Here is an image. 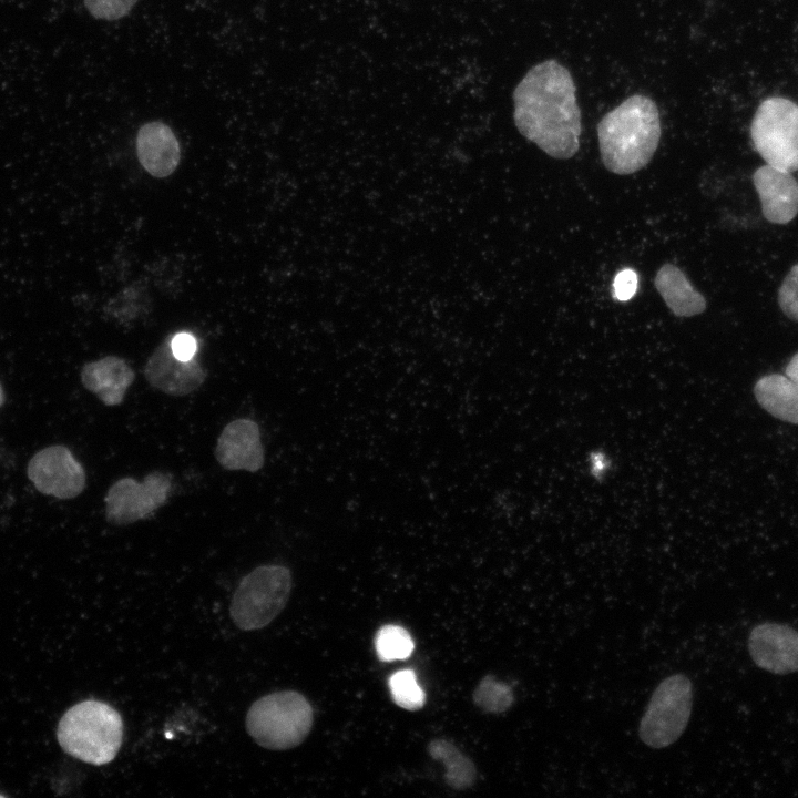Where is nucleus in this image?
Wrapping results in <instances>:
<instances>
[{
    "mask_svg": "<svg viewBox=\"0 0 798 798\" xmlns=\"http://www.w3.org/2000/svg\"><path fill=\"white\" fill-rule=\"evenodd\" d=\"M570 71L550 59L532 66L513 91V120L526 140L553 158L580 149L581 110Z\"/></svg>",
    "mask_w": 798,
    "mask_h": 798,
    "instance_id": "1",
    "label": "nucleus"
},
{
    "mask_svg": "<svg viewBox=\"0 0 798 798\" xmlns=\"http://www.w3.org/2000/svg\"><path fill=\"white\" fill-rule=\"evenodd\" d=\"M661 135V116L654 100L633 94L607 112L597 124L602 163L611 173L633 174L651 162Z\"/></svg>",
    "mask_w": 798,
    "mask_h": 798,
    "instance_id": "2",
    "label": "nucleus"
},
{
    "mask_svg": "<svg viewBox=\"0 0 798 798\" xmlns=\"http://www.w3.org/2000/svg\"><path fill=\"white\" fill-rule=\"evenodd\" d=\"M57 736L69 755L92 765H104L115 758L122 745V717L106 703L83 700L64 713Z\"/></svg>",
    "mask_w": 798,
    "mask_h": 798,
    "instance_id": "3",
    "label": "nucleus"
},
{
    "mask_svg": "<svg viewBox=\"0 0 798 798\" xmlns=\"http://www.w3.org/2000/svg\"><path fill=\"white\" fill-rule=\"evenodd\" d=\"M314 722L311 705L295 690L268 694L255 700L246 716V729L262 747L286 750L300 745Z\"/></svg>",
    "mask_w": 798,
    "mask_h": 798,
    "instance_id": "4",
    "label": "nucleus"
},
{
    "mask_svg": "<svg viewBox=\"0 0 798 798\" xmlns=\"http://www.w3.org/2000/svg\"><path fill=\"white\" fill-rule=\"evenodd\" d=\"M293 586L288 567L260 565L245 575L234 592L231 617L243 631L268 625L284 610Z\"/></svg>",
    "mask_w": 798,
    "mask_h": 798,
    "instance_id": "5",
    "label": "nucleus"
},
{
    "mask_svg": "<svg viewBox=\"0 0 798 798\" xmlns=\"http://www.w3.org/2000/svg\"><path fill=\"white\" fill-rule=\"evenodd\" d=\"M756 151L767 164L798 171V105L785 98H768L758 106L750 127Z\"/></svg>",
    "mask_w": 798,
    "mask_h": 798,
    "instance_id": "6",
    "label": "nucleus"
},
{
    "mask_svg": "<svg viewBox=\"0 0 798 798\" xmlns=\"http://www.w3.org/2000/svg\"><path fill=\"white\" fill-rule=\"evenodd\" d=\"M693 705L692 682L683 674L662 681L641 719L638 734L652 748L667 747L685 730Z\"/></svg>",
    "mask_w": 798,
    "mask_h": 798,
    "instance_id": "7",
    "label": "nucleus"
},
{
    "mask_svg": "<svg viewBox=\"0 0 798 798\" xmlns=\"http://www.w3.org/2000/svg\"><path fill=\"white\" fill-rule=\"evenodd\" d=\"M172 484V474L162 471L146 474L142 482L131 477L116 480L104 497L105 519L126 525L147 518L166 503Z\"/></svg>",
    "mask_w": 798,
    "mask_h": 798,
    "instance_id": "8",
    "label": "nucleus"
},
{
    "mask_svg": "<svg viewBox=\"0 0 798 798\" xmlns=\"http://www.w3.org/2000/svg\"><path fill=\"white\" fill-rule=\"evenodd\" d=\"M27 474L35 489L57 499H73L85 488V472L71 450L54 444L39 450L30 459Z\"/></svg>",
    "mask_w": 798,
    "mask_h": 798,
    "instance_id": "9",
    "label": "nucleus"
},
{
    "mask_svg": "<svg viewBox=\"0 0 798 798\" xmlns=\"http://www.w3.org/2000/svg\"><path fill=\"white\" fill-rule=\"evenodd\" d=\"M753 662L773 674L798 672V631L786 624L765 622L748 636Z\"/></svg>",
    "mask_w": 798,
    "mask_h": 798,
    "instance_id": "10",
    "label": "nucleus"
},
{
    "mask_svg": "<svg viewBox=\"0 0 798 798\" xmlns=\"http://www.w3.org/2000/svg\"><path fill=\"white\" fill-rule=\"evenodd\" d=\"M144 377L153 388L168 396L182 397L198 389L206 379V372L194 358L178 359L172 351L171 338H167L149 357Z\"/></svg>",
    "mask_w": 798,
    "mask_h": 798,
    "instance_id": "11",
    "label": "nucleus"
},
{
    "mask_svg": "<svg viewBox=\"0 0 798 798\" xmlns=\"http://www.w3.org/2000/svg\"><path fill=\"white\" fill-rule=\"evenodd\" d=\"M214 456L225 470L259 471L265 463V450L258 424L248 418L227 423L218 436Z\"/></svg>",
    "mask_w": 798,
    "mask_h": 798,
    "instance_id": "12",
    "label": "nucleus"
},
{
    "mask_svg": "<svg viewBox=\"0 0 798 798\" xmlns=\"http://www.w3.org/2000/svg\"><path fill=\"white\" fill-rule=\"evenodd\" d=\"M753 183L764 217L774 224H787L798 213V182L791 172L769 164L758 167Z\"/></svg>",
    "mask_w": 798,
    "mask_h": 798,
    "instance_id": "13",
    "label": "nucleus"
},
{
    "mask_svg": "<svg viewBox=\"0 0 798 798\" xmlns=\"http://www.w3.org/2000/svg\"><path fill=\"white\" fill-rule=\"evenodd\" d=\"M141 165L154 177L171 175L180 164L181 151L172 129L160 121L142 125L136 135Z\"/></svg>",
    "mask_w": 798,
    "mask_h": 798,
    "instance_id": "14",
    "label": "nucleus"
},
{
    "mask_svg": "<svg viewBox=\"0 0 798 798\" xmlns=\"http://www.w3.org/2000/svg\"><path fill=\"white\" fill-rule=\"evenodd\" d=\"M83 387L94 393L105 406H119L123 402L129 387L135 379V372L121 357L106 356L86 362L80 372Z\"/></svg>",
    "mask_w": 798,
    "mask_h": 798,
    "instance_id": "15",
    "label": "nucleus"
},
{
    "mask_svg": "<svg viewBox=\"0 0 798 798\" xmlns=\"http://www.w3.org/2000/svg\"><path fill=\"white\" fill-rule=\"evenodd\" d=\"M655 287L669 310L677 317H693L706 309L705 297L695 289L682 269L664 264L656 273Z\"/></svg>",
    "mask_w": 798,
    "mask_h": 798,
    "instance_id": "16",
    "label": "nucleus"
},
{
    "mask_svg": "<svg viewBox=\"0 0 798 798\" xmlns=\"http://www.w3.org/2000/svg\"><path fill=\"white\" fill-rule=\"evenodd\" d=\"M754 395L773 417L798 424V386L787 376L770 374L759 378Z\"/></svg>",
    "mask_w": 798,
    "mask_h": 798,
    "instance_id": "17",
    "label": "nucleus"
},
{
    "mask_svg": "<svg viewBox=\"0 0 798 798\" xmlns=\"http://www.w3.org/2000/svg\"><path fill=\"white\" fill-rule=\"evenodd\" d=\"M428 753L434 760L446 767L444 780L456 790H464L473 786L477 779L475 766L447 739H433L428 745Z\"/></svg>",
    "mask_w": 798,
    "mask_h": 798,
    "instance_id": "18",
    "label": "nucleus"
},
{
    "mask_svg": "<svg viewBox=\"0 0 798 798\" xmlns=\"http://www.w3.org/2000/svg\"><path fill=\"white\" fill-rule=\"evenodd\" d=\"M376 653L380 661L406 659L411 655L415 643L407 630L399 625L381 626L375 636Z\"/></svg>",
    "mask_w": 798,
    "mask_h": 798,
    "instance_id": "19",
    "label": "nucleus"
},
{
    "mask_svg": "<svg viewBox=\"0 0 798 798\" xmlns=\"http://www.w3.org/2000/svg\"><path fill=\"white\" fill-rule=\"evenodd\" d=\"M472 697L475 706L493 714L505 712L514 700L511 687L492 675H487L479 682Z\"/></svg>",
    "mask_w": 798,
    "mask_h": 798,
    "instance_id": "20",
    "label": "nucleus"
},
{
    "mask_svg": "<svg viewBox=\"0 0 798 798\" xmlns=\"http://www.w3.org/2000/svg\"><path fill=\"white\" fill-rule=\"evenodd\" d=\"M389 689L393 702L405 709L416 710L424 705L426 694L411 669H401L392 674L389 678Z\"/></svg>",
    "mask_w": 798,
    "mask_h": 798,
    "instance_id": "21",
    "label": "nucleus"
},
{
    "mask_svg": "<svg viewBox=\"0 0 798 798\" xmlns=\"http://www.w3.org/2000/svg\"><path fill=\"white\" fill-rule=\"evenodd\" d=\"M778 304L782 313L798 321V264H795L778 289Z\"/></svg>",
    "mask_w": 798,
    "mask_h": 798,
    "instance_id": "22",
    "label": "nucleus"
},
{
    "mask_svg": "<svg viewBox=\"0 0 798 798\" xmlns=\"http://www.w3.org/2000/svg\"><path fill=\"white\" fill-rule=\"evenodd\" d=\"M137 0H84L88 11L96 19L117 20L125 17Z\"/></svg>",
    "mask_w": 798,
    "mask_h": 798,
    "instance_id": "23",
    "label": "nucleus"
},
{
    "mask_svg": "<svg viewBox=\"0 0 798 798\" xmlns=\"http://www.w3.org/2000/svg\"><path fill=\"white\" fill-rule=\"evenodd\" d=\"M638 286L637 274L630 268L618 272L614 278V296L621 301L631 299Z\"/></svg>",
    "mask_w": 798,
    "mask_h": 798,
    "instance_id": "24",
    "label": "nucleus"
},
{
    "mask_svg": "<svg viewBox=\"0 0 798 798\" xmlns=\"http://www.w3.org/2000/svg\"><path fill=\"white\" fill-rule=\"evenodd\" d=\"M171 348L178 359L190 360L194 358L197 349V342L192 335L187 332H180L171 338Z\"/></svg>",
    "mask_w": 798,
    "mask_h": 798,
    "instance_id": "25",
    "label": "nucleus"
},
{
    "mask_svg": "<svg viewBox=\"0 0 798 798\" xmlns=\"http://www.w3.org/2000/svg\"><path fill=\"white\" fill-rule=\"evenodd\" d=\"M786 376L798 386V352H796L785 369Z\"/></svg>",
    "mask_w": 798,
    "mask_h": 798,
    "instance_id": "26",
    "label": "nucleus"
},
{
    "mask_svg": "<svg viewBox=\"0 0 798 798\" xmlns=\"http://www.w3.org/2000/svg\"><path fill=\"white\" fill-rule=\"evenodd\" d=\"M3 402H4V392H3L2 386L0 385V407L3 405Z\"/></svg>",
    "mask_w": 798,
    "mask_h": 798,
    "instance_id": "27",
    "label": "nucleus"
}]
</instances>
